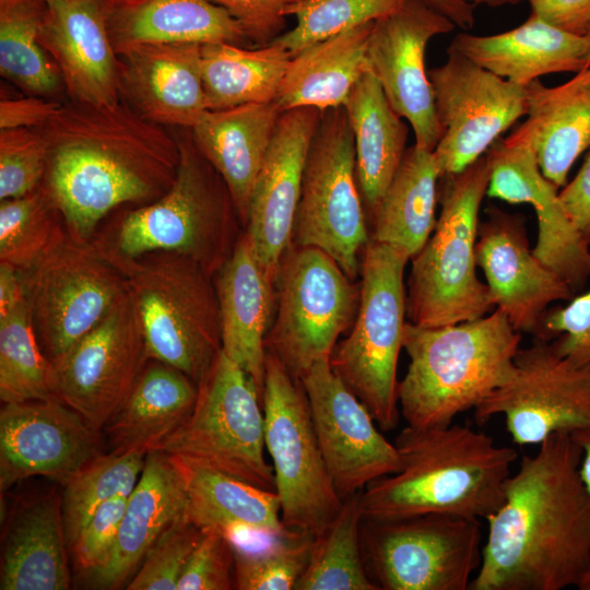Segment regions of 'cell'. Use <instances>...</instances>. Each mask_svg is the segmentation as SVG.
I'll return each mask as SVG.
<instances>
[{
	"label": "cell",
	"instance_id": "ac0fdd59",
	"mask_svg": "<svg viewBox=\"0 0 590 590\" xmlns=\"http://www.w3.org/2000/svg\"><path fill=\"white\" fill-rule=\"evenodd\" d=\"M456 24L426 0H405L374 22L367 46L369 71L380 83L393 110L410 122L415 145L434 151L442 128L425 69L429 40L450 33Z\"/></svg>",
	"mask_w": 590,
	"mask_h": 590
},
{
	"label": "cell",
	"instance_id": "8d00e7d4",
	"mask_svg": "<svg viewBox=\"0 0 590 590\" xmlns=\"http://www.w3.org/2000/svg\"><path fill=\"white\" fill-rule=\"evenodd\" d=\"M440 177L432 151L413 145L371 216V239L398 247L412 258L435 229Z\"/></svg>",
	"mask_w": 590,
	"mask_h": 590
},
{
	"label": "cell",
	"instance_id": "6125c7cd",
	"mask_svg": "<svg viewBox=\"0 0 590 590\" xmlns=\"http://www.w3.org/2000/svg\"><path fill=\"white\" fill-rule=\"evenodd\" d=\"M586 40H587V47H588V58L590 60V28L588 31V33L586 34Z\"/></svg>",
	"mask_w": 590,
	"mask_h": 590
},
{
	"label": "cell",
	"instance_id": "d6a6232c",
	"mask_svg": "<svg viewBox=\"0 0 590 590\" xmlns=\"http://www.w3.org/2000/svg\"><path fill=\"white\" fill-rule=\"evenodd\" d=\"M197 396L198 384L189 376L150 359L102 430L111 450L157 449L190 416Z\"/></svg>",
	"mask_w": 590,
	"mask_h": 590
},
{
	"label": "cell",
	"instance_id": "4fadbf2b",
	"mask_svg": "<svg viewBox=\"0 0 590 590\" xmlns=\"http://www.w3.org/2000/svg\"><path fill=\"white\" fill-rule=\"evenodd\" d=\"M262 408L283 524L288 531L317 535L334 519L343 499L323 459L300 380L269 352Z\"/></svg>",
	"mask_w": 590,
	"mask_h": 590
},
{
	"label": "cell",
	"instance_id": "bcb514c9",
	"mask_svg": "<svg viewBox=\"0 0 590 590\" xmlns=\"http://www.w3.org/2000/svg\"><path fill=\"white\" fill-rule=\"evenodd\" d=\"M46 164L47 144L39 129L0 130V200L37 189Z\"/></svg>",
	"mask_w": 590,
	"mask_h": 590
},
{
	"label": "cell",
	"instance_id": "cb8c5ba5",
	"mask_svg": "<svg viewBox=\"0 0 590 590\" xmlns=\"http://www.w3.org/2000/svg\"><path fill=\"white\" fill-rule=\"evenodd\" d=\"M111 0L48 2L38 40L57 66L70 101H120V62L107 30Z\"/></svg>",
	"mask_w": 590,
	"mask_h": 590
},
{
	"label": "cell",
	"instance_id": "60d3db41",
	"mask_svg": "<svg viewBox=\"0 0 590 590\" xmlns=\"http://www.w3.org/2000/svg\"><path fill=\"white\" fill-rule=\"evenodd\" d=\"M145 456L146 451L139 449L102 453L63 486L61 507L69 548L101 505L130 495L140 479Z\"/></svg>",
	"mask_w": 590,
	"mask_h": 590
},
{
	"label": "cell",
	"instance_id": "44dd1931",
	"mask_svg": "<svg viewBox=\"0 0 590 590\" xmlns=\"http://www.w3.org/2000/svg\"><path fill=\"white\" fill-rule=\"evenodd\" d=\"M102 453L101 432L55 397L1 409V494L35 475L64 486Z\"/></svg>",
	"mask_w": 590,
	"mask_h": 590
},
{
	"label": "cell",
	"instance_id": "be15d7a7",
	"mask_svg": "<svg viewBox=\"0 0 590 590\" xmlns=\"http://www.w3.org/2000/svg\"><path fill=\"white\" fill-rule=\"evenodd\" d=\"M43 1H45V2H47V3H48V2H50V1H54V0H43Z\"/></svg>",
	"mask_w": 590,
	"mask_h": 590
},
{
	"label": "cell",
	"instance_id": "ee69618b",
	"mask_svg": "<svg viewBox=\"0 0 590 590\" xmlns=\"http://www.w3.org/2000/svg\"><path fill=\"white\" fill-rule=\"evenodd\" d=\"M314 540L312 534L294 531L270 538L258 548L235 540V589L295 590L309 563Z\"/></svg>",
	"mask_w": 590,
	"mask_h": 590
},
{
	"label": "cell",
	"instance_id": "2e32d148",
	"mask_svg": "<svg viewBox=\"0 0 590 590\" xmlns=\"http://www.w3.org/2000/svg\"><path fill=\"white\" fill-rule=\"evenodd\" d=\"M149 361L141 319L127 290L97 326L50 361L52 394L101 432Z\"/></svg>",
	"mask_w": 590,
	"mask_h": 590
},
{
	"label": "cell",
	"instance_id": "816d5d0a",
	"mask_svg": "<svg viewBox=\"0 0 590 590\" xmlns=\"http://www.w3.org/2000/svg\"><path fill=\"white\" fill-rule=\"evenodd\" d=\"M243 27L249 42L266 46L284 33L291 8L300 0H209Z\"/></svg>",
	"mask_w": 590,
	"mask_h": 590
},
{
	"label": "cell",
	"instance_id": "91938a15",
	"mask_svg": "<svg viewBox=\"0 0 590 590\" xmlns=\"http://www.w3.org/2000/svg\"><path fill=\"white\" fill-rule=\"evenodd\" d=\"M470 4L477 5V4H486L489 7H498L503 4H516L522 0H465Z\"/></svg>",
	"mask_w": 590,
	"mask_h": 590
},
{
	"label": "cell",
	"instance_id": "681fc988",
	"mask_svg": "<svg viewBox=\"0 0 590 590\" xmlns=\"http://www.w3.org/2000/svg\"><path fill=\"white\" fill-rule=\"evenodd\" d=\"M570 361L590 367V288L563 307L547 309L534 334Z\"/></svg>",
	"mask_w": 590,
	"mask_h": 590
},
{
	"label": "cell",
	"instance_id": "3957f363",
	"mask_svg": "<svg viewBox=\"0 0 590 590\" xmlns=\"http://www.w3.org/2000/svg\"><path fill=\"white\" fill-rule=\"evenodd\" d=\"M400 468L369 483L359 494L363 519L448 514L486 520L504 503L517 460L467 425L404 427L394 440Z\"/></svg>",
	"mask_w": 590,
	"mask_h": 590
},
{
	"label": "cell",
	"instance_id": "7dc6e473",
	"mask_svg": "<svg viewBox=\"0 0 590 590\" xmlns=\"http://www.w3.org/2000/svg\"><path fill=\"white\" fill-rule=\"evenodd\" d=\"M203 531L187 518L174 524L149 552L127 589L177 590L186 564Z\"/></svg>",
	"mask_w": 590,
	"mask_h": 590
},
{
	"label": "cell",
	"instance_id": "f6af8a7d",
	"mask_svg": "<svg viewBox=\"0 0 590 590\" xmlns=\"http://www.w3.org/2000/svg\"><path fill=\"white\" fill-rule=\"evenodd\" d=\"M404 1L300 0L290 10V15L297 17L296 26L271 43L295 56L315 43L386 16L400 8Z\"/></svg>",
	"mask_w": 590,
	"mask_h": 590
},
{
	"label": "cell",
	"instance_id": "603a6c76",
	"mask_svg": "<svg viewBox=\"0 0 590 590\" xmlns=\"http://www.w3.org/2000/svg\"><path fill=\"white\" fill-rule=\"evenodd\" d=\"M320 116L314 107L282 113L251 193L244 229L275 282L291 244L305 162Z\"/></svg>",
	"mask_w": 590,
	"mask_h": 590
},
{
	"label": "cell",
	"instance_id": "7c38bea8",
	"mask_svg": "<svg viewBox=\"0 0 590 590\" xmlns=\"http://www.w3.org/2000/svg\"><path fill=\"white\" fill-rule=\"evenodd\" d=\"M361 543L379 590H467L480 568V519L424 514L363 519Z\"/></svg>",
	"mask_w": 590,
	"mask_h": 590
},
{
	"label": "cell",
	"instance_id": "6f0895ef",
	"mask_svg": "<svg viewBox=\"0 0 590 590\" xmlns=\"http://www.w3.org/2000/svg\"><path fill=\"white\" fill-rule=\"evenodd\" d=\"M434 9L450 19L456 26L471 28L474 25V7L465 0H426Z\"/></svg>",
	"mask_w": 590,
	"mask_h": 590
},
{
	"label": "cell",
	"instance_id": "9c48e42d",
	"mask_svg": "<svg viewBox=\"0 0 590 590\" xmlns=\"http://www.w3.org/2000/svg\"><path fill=\"white\" fill-rule=\"evenodd\" d=\"M157 449L275 491L273 468L264 457L262 398L223 351L198 381L190 416Z\"/></svg>",
	"mask_w": 590,
	"mask_h": 590
},
{
	"label": "cell",
	"instance_id": "d6986e66",
	"mask_svg": "<svg viewBox=\"0 0 590 590\" xmlns=\"http://www.w3.org/2000/svg\"><path fill=\"white\" fill-rule=\"evenodd\" d=\"M299 380L323 459L342 499L399 470L394 444L386 439L367 408L332 370L329 358L316 362Z\"/></svg>",
	"mask_w": 590,
	"mask_h": 590
},
{
	"label": "cell",
	"instance_id": "ffe728a7",
	"mask_svg": "<svg viewBox=\"0 0 590 590\" xmlns=\"http://www.w3.org/2000/svg\"><path fill=\"white\" fill-rule=\"evenodd\" d=\"M489 167L486 194L509 203H529L538 220L532 252L576 293L590 276V244L567 214L558 187L541 172L528 133L519 126L485 153Z\"/></svg>",
	"mask_w": 590,
	"mask_h": 590
},
{
	"label": "cell",
	"instance_id": "d590c367",
	"mask_svg": "<svg viewBox=\"0 0 590 590\" xmlns=\"http://www.w3.org/2000/svg\"><path fill=\"white\" fill-rule=\"evenodd\" d=\"M175 458V457H174ZM182 471L187 496V519L202 530L216 529L234 536L246 531L268 539L288 530L281 518L275 491L209 467L175 458Z\"/></svg>",
	"mask_w": 590,
	"mask_h": 590
},
{
	"label": "cell",
	"instance_id": "83f0119b",
	"mask_svg": "<svg viewBox=\"0 0 590 590\" xmlns=\"http://www.w3.org/2000/svg\"><path fill=\"white\" fill-rule=\"evenodd\" d=\"M283 110L276 101L205 110L189 129L222 176L245 228L251 193Z\"/></svg>",
	"mask_w": 590,
	"mask_h": 590
},
{
	"label": "cell",
	"instance_id": "6da1fadb",
	"mask_svg": "<svg viewBox=\"0 0 590 590\" xmlns=\"http://www.w3.org/2000/svg\"><path fill=\"white\" fill-rule=\"evenodd\" d=\"M39 130L47 144L40 187L78 240H91L116 210L157 200L176 178L177 135L122 99L108 105L69 99Z\"/></svg>",
	"mask_w": 590,
	"mask_h": 590
},
{
	"label": "cell",
	"instance_id": "e0dca14e",
	"mask_svg": "<svg viewBox=\"0 0 590 590\" xmlns=\"http://www.w3.org/2000/svg\"><path fill=\"white\" fill-rule=\"evenodd\" d=\"M444 64L428 73L442 128L433 151L440 176L465 169L527 115L526 86L509 82L448 48Z\"/></svg>",
	"mask_w": 590,
	"mask_h": 590
},
{
	"label": "cell",
	"instance_id": "4316f807",
	"mask_svg": "<svg viewBox=\"0 0 590 590\" xmlns=\"http://www.w3.org/2000/svg\"><path fill=\"white\" fill-rule=\"evenodd\" d=\"M213 279L222 351L250 376L262 398L266 339L275 316L276 282L259 261L245 229Z\"/></svg>",
	"mask_w": 590,
	"mask_h": 590
},
{
	"label": "cell",
	"instance_id": "f35d334b",
	"mask_svg": "<svg viewBox=\"0 0 590 590\" xmlns=\"http://www.w3.org/2000/svg\"><path fill=\"white\" fill-rule=\"evenodd\" d=\"M43 0H0V74L26 95L56 99L60 72L38 40Z\"/></svg>",
	"mask_w": 590,
	"mask_h": 590
},
{
	"label": "cell",
	"instance_id": "277c9868",
	"mask_svg": "<svg viewBox=\"0 0 590 590\" xmlns=\"http://www.w3.org/2000/svg\"><path fill=\"white\" fill-rule=\"evenodd\" d=\"M176 135L180 156L169 190L151 203L116 210L91 240L110 262L175 252L214 276L244 226L228 187L197 149L190 130Z\"/></svg>",
	"mask_w": 590,
	"mask_h": 590
},
{
	"label": "cell",
	"instance_id": "e575fe53",
	"mask_svg": "<svg viewBox=\"0 0 590 590\" xmlns=\"http://www.w3.org/2000/svg\"><path fill=\"white\" fill-rule=\"evenodd\" d=\"M344 108L354 137L358 187L371 217L402 162L409 129L369 70Z\"/></svg>",
	"mask_w": 590,
	"mask_h": 590
},
{
	"label": "cell",
	"instance_id": "9a60e30c",
	"mask_svg": "<svg viewBox=\"0 0 590 590\" xmlns=\"http://www.w3.org/2000/svg\"><path fill=\"white\" fill-rule=\"evenodd\" d=\"M496 415L504 417L519 446L540 445L557 433L590 430V367L535 339L519 349L509 377L474 409L479 424Z\"/></svg>",
	"mask_w": 590,
	"mask_h": 590
},
{
	"label": "cell",
	"instance_id": "c3c4849f",
	"mask_svg": "<svg viewBox=\"0 0 590 590\" xmlns=\"http://www.w3.org/2000/svg\"><path fill=\"white\" fill-rule=\"evenodd\" d=\"M235 589V540L216 529H206L191 553L177 590Z\"/></svg>",
	"mask_w": 590,
	"mask_h": 590
},
{
	"label": "cell",
	"instance_id": "7bdbcfd3",
	"mask_svg": "<svg viewBox=\"0 0 590 590\" xmlns=\"http://www.w3.org/2000/svg\"><path fill=\"white\" fill-rule=\"evenodd\" d=\"M0 201V262L25 271L66 234L63 217L40 186Z\"/></svg>",
	"mask_w": 590,
	"mask_h": 590
},
{
	"label": "cell",
	"instance_id": "9f6ffc18",
	"mask_svg": "<svg viewBox=\"0 0 590 590\" xmlns=\"http://www.w3.org/2000/svg\"><path fill=\"white\" fill-rule=\"evenodd\" d=\"M25 300L21 271L0 262V317L14 310Z\"/></svg>",
	"mask_w": 590,
	"mask_h": 590
},
{
	"label": "cell",
	"instance_id": "52a82bcc",
	"mask_svg": "<svg viewBox=\"0 0 590 590\" xmlns=\"http://www.w3.org/2000/svg\"><path fill=\"white\" fill-rule=\"evenodd\" d=\"M135 303L150 359L172 365L197 384L222 351L213 276L175 252L111 262Z\"/></svg>",
	"mask_w": 590,
	"mask_h": 590
},
{
	"label": "cell",
	"instance_id": "836d02e7",
	"mask_svg": "<svg viewBox=\"0 0 590 590\" xmlns=\"http://www.w3.org/2000/svg\"><path fill=\"white\" fill-rule=\"evenodd\" d=\"M374 22L315 43L293 56L275 99L282 110L314 107L323 111L344 106L354 85L369 70L367 46Z\"/></svg>",
	"mask_w": 590,
	"mask_h": 590
},
{
	"label": "cell",
	"instance_id": "5b68a950",
	"mask_svg": "<svg viewBox=\"0 0 590 590\" xmlns=\"http://www.w3.org/2000/svg\"><path fill=\"white\" fill-rule=\"evenodd\" d=\"M521 333L496 308L488 316L441 327L406 322V373L398 385L408 426H448L475 409L511 374Z\"/></svg>",
	"mask_w": 590,
	"mask_h": 590
},
{
	"label": "cell",
	"instance_id": "f5cc1de1",
	"mask_svg": "<svg viewBox=\"0 0 590 590\" xmlns=\"http://www.w3.org/2000/svg\"><path fill=\"white\" fill-rule=\"evenodd\" d=\"M60 102L36 95L21 97H1L0 130L39 129L55 115Z\"/></svg>",
	"mask_w": 590,
	"mask_h": 590
},
{
	"label": "cell",
	"instance_id": "b9f144b4",
	"mask_svg": "<svg viewBox=\"0 0 590 590\" xmlns=\"http://www.w3.org/2000/svg\"><path fill=\"white\" fill-rule=\"evenodd\" d=\"M52 397L51 363L39 345L25 297L0 317V399L19 403Z\"/></svg>",
	"mask_w": 590,
	"mask_h": 590
},
{
	"label": "cell",
	"instance_id": "d4e9b609",
	"mask_svg": "<svg viewBox=\"0 0 590 590\" xmlns=\"http://www.w3.org/2000/svg\"><path fill=\"white\" fill-rule=\"evenodd\" d=\"M118 57L120 99L146 120L191 129L208 110L200 44L142 45Z\"/></svg>",
	"mask_w": 590,
	"mask_h": 590
},
{
	"label": "cell",
	"instance_id": "f1b7e54d",
	"mask_svg": "<svg viewBox=\"0 0 590 590\" xmlns=\"http://www.w3.org/2000/svg\"><path fill=\"white\" fill-rule=\"evenodd\" d=\"M449 48L522 86L542 75L577 73L590 66L585 36L562 31L533 14L518 27L500 34L460 33Z\"/></svg>",
	"mask_w": 590,
	"mask_h": 590
},
{
	"label": "cell",
	"instance_id": "7a4b0ae2",
	"mask_svg": "<svg viewBox=\"0 0 590 590\" xmlns=\"http://www.w3.org/2000/svg\"><path fill=\"white\" fill-rule=\"evenodd\" d=\"M581 447L557 433L523 456L487 519L482 562L471 590H562L590 569V493Z\"/></svg>",
	"mask_w": 590,
	"mask_h": 590
},
{
	"label": "cell",
	"instance_id": "ba28073f",
	"mask_svg": "<svg viewBox=\"0 0 590 590\" xmlns=\"http://www.w3.org/2000/svg\"><path fill=\"white\" fill-rule=\"evenodd\" d=\"M404 250L369 239L361 261V298L349 335L337 343L329 363L373 415L378 427L399 422L397 367L406 315Z\"/></svg>",
	"mask_w": 590,
	"mask_h": 590
},
{
	"label": "cell",
	"instance_id": "8992f818",
	"mask_svg": "<svg viewBox=\"0 0 590 590\" xmlns=\"http://www.w3.org/2000/svg\"><path fill=\"white\" fill-rule=\"evenodd\" d=\"M489 181L486 155L439 177L441 209L434 232L411 258L406 315L411 323L441 327L482 318L493 305L476 274L479 212Z\"/></svg>",
	"mask_w": 590,
	"mask_h": 590
},
{
	"label": "cell",
	"instance_id": "f546056e",
	"mask_svg": "<svg viewBox=\"0 0 590 590\" xmlns=\"http://www.w3.org/2000/svg\"><path fill=\"white\" fill-rule=\"evenodd\" d=\"M107 30L117 55L142 45L252 46L239 23L209 0H111Z\"/></svg>",
	"mask_w": 590,
	"mask_h": 590
},
{
	"label": "cell",
	"instance_id": "30bf717a",
	"mask_svg": "<svg viewBox=\"0 0 590 590\" xmlns=\"http://www.w3.org/2000/svg\"><path fill=\"white\" fill-rule=\"evenodd\" d=\"M276 309L266 339L288 374L299 380L329 358L356 318L361 283H354L321 249L290 244L276 274Z\"/></svg>",
	"mask_w": 590,
	"mask_h": 590
},
{
	"label": "cell",
	"instance_id": "db71d44e",
	"mask_svg": "<svg viewBox=\"0 0 590 590\" xmlns=\"http://www.w3.org/2000/svg\"><path fill=\"white\" fill-rule=\"evenodd\" d=\"M531 14L578 36L590 28V0H528Z\"/></svg>",
	"mask_w": 590,
	"mask_h": 590
},
{
	"label": "cell",
	"instance_id": "8fae6325",
	"mask_svg": "<svg viewBox=\"0 0 590 590\" xmlns=\"http://www.w3.org/2000/svg\"><path fill=\"white\" fill-rule=\"evenodd\" d=\"M370 237L344 106L321 111L303 172L291 243L332 257L355 281Z\"/></svg>",
	"mask_w": 590,
	"mask_h": 590
},
{
	"label": "cell",
	"instance_id": "484cf974",
	"mask_svg": "<svg viewBox=\"0 0 590 590\" xmlns=\"http://www.w3.org/2000/svg\"><path fill=\"white\" fill-rule=\"evenodd\" d=\"M187 506L185 477L177 460L165 451L149 450L128 496L111 554L103 567L86 574L90 583L105 589L120 587L164 533L187 518Z\"/></svg>",
	"mask_w": 590,
	"mask_h": 590
},
{
	"label": "cell",
	"instance_id": "94428289",
	"mask_svg": "<svg viewBox=\"0 0 590 590\" xmlns=\"http://www.w3.org/2000/svg\"><path fill=\"white\" fill-rule=\"evenodd\" d=\"M577 588L580 590H590V569L583 576Z\"/></svg>",
	"mask_w": 590,
	"mask_h": 590
},
{
	"label": "cell",
	"instance_id": "74e56055",
	"mask_svg": "<svg viewBox=\"0 0 590 590\" xmlns=\"http://www.w3.org/2000/svg\"><path fill=\"white\" fill-rule=\"evenodd\" d=\"M250 47L228 43L201 45L208 109H226L276 99L293 56L287 49L272 43Z\"/></svg>",
	"mask_w": 590,
	"mask_h": 590
},
{
	"label": "cell",
	"instance_id": "5bb4252c",
	"mask_svg": "<svg viewBox=\"0 0 590 590\" xmlns=\"http://www.w3.org/2000/svg\"><path fill=\"white\" fill-rule=\"evenodd\" d=\"M31 319L49 361L97 326L127 292L125 275L92 240L68 231L21 271Z\"/></svg>",
	"mask_w": 590,
	"mask_h": 590
},
{
	"label": "cell",
	"instance_id": "1f68e13d",
	"mask_svg": "<svg viewBox=\"0 0 590 590\" xmlns=\"http://www.w3.org/2000/svg\"><path fill=\"white\" fill-rule=\"evenodd\" d=\"M61 497L25 502L12 515L1 554V590H64L70 586Z\"/></svg>",
	"mask_w": 590,
	"mask_h": 590
},
{
	"label": "cell",
	"instance_id": "4dcf8cb0",
	"mask_svg": "<svg viewBox=\"0 0 590 590\" xmlns=\"http://www.w3.org/2000/svg\"><path fill=\"white\" fill-rule=\"evenodd\" d=\"M526 93L527 119L520 127L531 139L542 174L560 188L590 148V66L555 87L534 80Z\"/></svg>",
	"mask_w": 590,
	"mask_h": 590
},
{
	"label": "cell",
	"instance_id": "7402d4cb",
	"mask_svg": "<svg viewBox=\"0 0 590 590\" xmlns=\"http://www.w3.org/2000/svg\"><path fill=\"white\" fill-rule=\"evenodd\" d=\"M475 246L489 300L518 332L535 334L550 304L570 300L575 292L529 248L524 217L496 206L486 210Z\"/></svg>",
	"mask_w": 590,
	"mask_h": 590
},
{
	"label": "cell",
	"instance_id": "ab89813d",
	"mask_svg": "<svg viewBox=\"0 0 590 590\" xmlns=\"http://www.w3.org/2000/svg\"><path fill=\"white\" fill-rule=\"evenodd\" d=\"M359 494L345 497L334 519L315 535L309 563L295 590H379L364 563Z\"/></svg>",
	"mask_w": 590,
	"mask_h": 590
},
{
	"label": "cell",
	"instance_id": "11a10c76",
	"mask_svg": "<svg viewBox=\"0 0 590 590\" xmlns=\"http://www.w3.org/2000/svg\"><path fill=\"white\" fill-rule=\"evenodd\" d=\"M563 205L590 244V154L575 178L559 192Z\"/></svg>",
	"mask_w": 590,
	"mask_h": 590
},
{
	"label": "cell",
	"instance_id": "680465c9",
	"mask_svg": "<svg viewBox=\"0 0 590 590\" xmlns=\"http://www.w3.org/2000/svg\"><path fill=\"white\" fill-rule=\"evenodd\" d=\"M573 436L581 447L580 475L590 493V430L577 432Z\"/></svg>",
	"mask_w": 590,
	"mask_h": 590
},
{
	"label": "cell",
	"instance_id": "f907efd6",
	"mask_svg": "<svg viewBox=\"0 0 590 590\" xmlns=\"http://www.w3.org/2000/svg\"><path fill=\"white\" fill-rule=\"evenodd\" d=\"M128 496H117L101 505L70 547L76 566L85 574L103 567L115 546Z\"/></svg>",
	"mask_w": 590,
	"mask_h": 590
}]
</instances>
